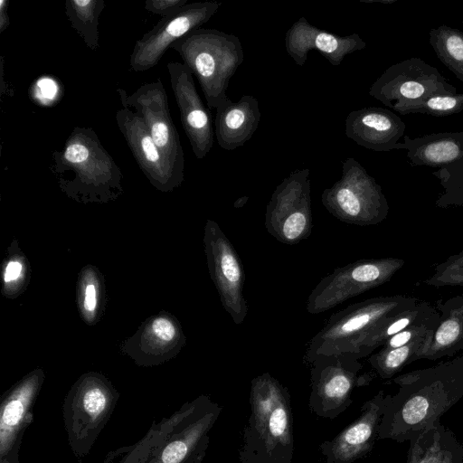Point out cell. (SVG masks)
<instances>
[{
  "label": "cell",
  "mask_w": 463,
  "mask_h": 463,
  "mask_svg": "<svg viewBox=\"0 0 463 463\" xmlns=\"http://www.w3.org/2000/svg\"><path fill=\"white\" fill-rule=\"evenodd\" d=\"M187 5V0H146L144 8L149 13L165 17Z\"/></svg>",
  "instance_id": "f1b7e54d"
},
{
  "label": "cell",
  "mask_w": 463,
  "mask_h": 463,
  "mask_svg": "<svg viewBox=\"0 0 463 463\" xmlns=\"http://www.w3.org/2000/svg\"><path fill=\"white\" fill-rule=\"evenodd\" d=\"M171 89L180 111L183 128L197 159H203L211 151L214 137L213 118L203 103L192 71L184 63H167Z\"/></svg>",
  "instance_id": "9a60e30c"
},
{
  "label": "cell",
  "mask_w": 463,
  "mask_h": 463,
  "mask_svg": "<svg viewBox=\"0 0 463 463\" xmlns=\"http://www.w3.org/2000/svg\"><path fill=\"white\" fill-rule=\"evenodd\" d=\"M365 46L357 33L341 36L312 25L304 16L295 22L285 35L288 54L303 66L310 51H317L332 65L338 66L347 54Z\"/></svg>",
  "instance_id": "ac0fdd59"
},
{
  "label": "cell",
  "mask_w": 463,
  "mask_h": 463,
  "mask_svg": "<svg viewBox=\"0 0 463 463\" xmlns=\"http://www.w3.org/2000/svg\"><path fill=\"white\" fill-rule=\"evenodd\" d=\"M388 395L377 393L367 402L360 417L346 428L330 445L336 463H351L369 451L378 436Z\"/></svg>",
  "instance_id": "d6986e66"
},
{
  "label": "cell",
  "mask_w": 463,
  "mask_h": 463,
  "mask_svg": "<svg viewBox=\"0 0 463 463\" xmlns=\"http://www.w3.org/2000/svg\"><path fill=\"white\" fill-rule=\"evenodd\" d=\"M260 120L259 101L251 95L218 107L214 134L219 146L227 151L242 146L256 132Z\"/></svg>",
  "instance_id": "ffe728a7"
},
{
  "label": "cell",
  "mask_w": 463,
  "mask_h": 463,
  "mask_svg": "<svg viewBox=\"0 0 463 463\" xmlns=\"http://www.w3.org/2000/svg\"><path fill=\"white\" fill-rule=\"evenodd\" d=\"M37 99L41 100H52L56 97L57 84L52 79L43 78L40 79L36 86Z\"/></svg>",
  "instance_id": "4dcf8cb0"
},
{
  "label": "cell",
  "mask_w": 463,
  "mask_h": 463,
  "mask_svg": "<svg viewBox=\"0 0 463 463\" xmlns=\"http://www.w3.org/2000/svg\"><path fill=\"white\" fill-rule=\"evenodd\" d=\"M221 5L215 1L194 2L161 18L136 42L129 59L131 70L141 72L157 65L176 41L206 24Z\"/></svg>",
  "instance_id": "8fae6325"
},
{
  "label": "cell",
  "mask_w": 463,
  "mask_h": 463,
  "mask_svg": "<svg viewBox=\"0 0 463 463\" xmlns=\"http://www.w3.org/2000/svg\"><path fill=\"white\" fill-rule=\"evenodd\" d=\"M388 302L382 298L354 303L333 314L312 337L307 350L311 362L318 355L349 354L358 360V353L370 333L384 319Z\"/></svg>",
  "instance_id": "8992f818"
},
{
  "label": "cell",
  "mask_w": 463,
  "mask_h": 463,
  "mask_svg": "<svg viewBox=\"0 0 463 463\" xmlns=\"http://www.w3.org/2000/svg\"><path fill=\"white\" fill-rule=\"evenodd\" d=\"M1 278V293L8 299L17 298L29 286L30 262L16 239H14L6 249L2 262Z\"/></svg>",
  "instance_id": "d4e9b609"
},
{
  "label": "cell",
  "mask_w": 463,
  "mask_h": 463,
  "mask_svg": "<svg viewBox=\"0 0 463 463\" xmlns=\"http://www.w3.org/2000/svg\"><path fill=\"white\" fill-rule=\"evenodd\" d=\"M388 395L380 439L402 443L440 424V418L463 397V364L415 372L395 379Z\"/></svg>",
  "instance_id": "6da1fadb"
},
{
  "label": "cell",
  "mask_w": 463,
  "mask_h": 463,
  "mask_svg": "<svg viewBox=\"0 0 463 463\" xmlns=\"http://www.w3.org/2000/svg\"><path fill=\"white\" fill-rule=\"evenodd\" d=\"M251 404L255 426L268 449L290 441V414L286 392L269 373L252 380Z\"/></svg>",
  "instance_id": "e0dca14e"
},
{
  "label": "cell",
  "mask_w": 463,
  "mask_h": 463,
  "mask_svg": "<svg viewBox=\"0 0 463 463\" xmlns=\"http://www.w3.org/2000/svg\"><path fill=\"white\" fill-rule=\"evenodd\" d=\"M388 268L383 260H362L335 269L320 279L309 294L307 311L326 312L381 283Z\"/></svg>",
  "instance_id": "7c38bea8"
},
{
  "label": "cell",
  "mask_w": 463,
  "mask_h": 463,
  "mask_svg": "<svg viewBox=\"0 0 463 463\" xmlns=\"http://www.w3.org/2000/svg\"><path fill=\"white\" fill-rule=\"evenodd\" d=\"M8 0L0 1V33H4L10 24V18L7 13Z\"/></svg>",
  "instance_id": "e575fe53"
},
{
  "label": "cell",
  "mask_w": 463,
  "mask_h": 463,
  "mask_svg": "<svg viewBox=\"0 0 463 463\" xmlns=\"http://www.w3.org/2000/svg\"><path fill=\"white\" fill-rule=\"evenodd\" d=\"M458 152V146L455 143L441 141L428 146L423 155L430 162L444 163L456 158Z\"/></svg>",
  "instance_id": "83f0119b"
},
{
  "label": "cell",
  "mask_w": 463,
  "mask_h": 463,
  "mask_svg": "<svg viewBox=\"0 0 463 463\" xmlns=\"http://www.w3.org/2000/svg\"><path fill=\"white\" fill-rule=\"evenodd\" d=\"M115 118L138 167L149 183L156 190L164 193L172 192L179 187L182 184L155 144L143 118L127 108L118 109Z\"/></svg>",
  "instance_id": "2e32d148"
},
{
  "label": "cell",
  "mask_w": 463,
  "mask_h": 463,
  "mask_svg": "<svg viewBox=\"0 0 463 463\" xmlns=\"http://www.w3.org/2000/svg\"><path fill=\"white\" fill-rule=\"evenodd\" d=\"M400 92L408 99H416L424 92V87L416 81H407L400 88Z\"/></svg>",
  "instance_id": "d6a6232c"
},
{
  "label": "cell",
  "mask_w": 463,
  "mask_h": 463,
  "mask_svg": "<svg viewBox=\"0 0 463 463\" xmlns=\"http://www.w3.org/2000/svg\"><path fill=\"white\" fill-rule=\"evenodd\" d=\"M393 127L392 118L377 109L351 111L345 121V134L358 145L378 149Z\"/></svg>",
  "instance_id": "7402d4cb"
},
{
  "label": "cell",
  "mask_w": 463,
  "mask_h": 463,
  "mask_svg": "<svg viewBox=\"0 0 463 463\" xmlns=\"http://www.w3.org/2000/svg\"><path fill=\"white\" fill-rule=\"evenodd\" d=\"M104 7L103 0L65 1V14L71 27L91 51H96L99 46V17Z\"/></svg>",
  "instance_id": "cb8c5ba5"
},
{
  "label": "cell",
  "mask_w": 463,
  "mask_h": 463,
  "mask_svg": "<svg viewBox=\"0 0 463 463\" xmlns=\"http://www.w3.org/2000/svg\"><path fill=\"white\" fill-rule=\"evenodd\" d=\"M210 277L221 303L236 325L243 323L248 305L243 295L245 272L240 256L219 224L207 220L203 233Z\"/></svg>",
  "instance_id": "9c48e42d"
},
{
  "label": "cell",
  "mask_w": 463,
  "mask_h": 463,
  "mask_svg": "<svg viewBox=\"0 0 463 463\" xmlns=\"http://www.w3.org/2000/svg\"><path fill=\"white\" fill-rule=\"evenodd\" d=\"M185 343L178 319L163 310L142 322L136 333L121 343L120 352L137 365L150 367L176 356Z\"/></svg>",
  "instance_id": "5bb4252c"
},
{
  "label": "cell",
  "mask_w": 463,
  "mask_h": 463,
  "mask_svg": "<svg viewBox=\"0 0 463 463\" xmlns=\"http://www.w3.org/2000/svg\"><path fill=\"white\" fill-rule=\"evenodd\" d=\"M52 158L61 191L77 203H107L124 194L122 172L91 128H73Z\"/></svg>",
  "instance_id": "7a4b0ae2"
},
{
  "label": "cell",
  "mask_w": 463,
  "mask_h": 463,
  "mask_svg": "<svg viewBox=\"0 0 463 463\" xmlns=\"http://www.w3.org/2000/svg\"><path fill=\"white\" fill-rule=\"evenodd\" d=\"M411 335L408 331L398 333L390 339L388 345L392 349L403 346L409 341Z\"/></svg>",
  "instance_id": "d590c367"
},
{
  "label": "cell",
  "mask_w": 463,
  "mask_h": 463,
  "mask_svg": "<svg viewBox=\"0 0 463 463\" xmlns=\"http://www.w3.org/2000/svg\"><path fill=\"white\" fill-rule=\"evenodd\" d=\"M441 463H463V445L452 430L444 426L441 435Z\"/></svg>",
  "instance_id": "4316f807"
},
{
  "label": "cell",
  "mask_w": 463,
  "mask_h": 463,
  "mask_svg": "<svg viewBox=\"0 0 463 463\" xmlns=\"http://www.w3.org/2000/svg\"><path fill=\"white\" fill-rule=\"evenodd\" d=\"M459 334V326L456 321L448 320L444 322L436 333V341L441 345L453 343Z\"/></svg>",
  "instance_id": "f546056e"
},
{
  "label": "cell",
  "mask_w": 463,
  "mask_h": 463,
  "mask_svg": "<svg viewBox=\"0 0 463 463\" xmlns=\"http://www.w3.org/2000/svg\"><path fill=\"white\" fill-rule=\"evenodd\" d=\"M324 207L339 221L355 225L377 222L382 203L377 188L354 158L342 161V174L321 194Z\"/></svg>",
  "instance_id": "30bf717a"
},
{
  "label": "cell",
  "mask_w": 463,
  "mask_h": 463,
  "mask_svg": "<svg viewBox=\"0 0 463 463\" xmlns=\"http://www.w3.org/2000/svg\"><path fill=\"white\" fill-rule=\"evenodd\" d=\"M0 463H11V462L7 459H2V460H0Z\"/></svg>",
  "instance_id": "8d00e7d4"
},
{
  "label": "cell",
  "mask_w": 463,
  "mask_h": 463,
  "mask_svg": "<svg viewBox=\"0 0 463 463\" xmlns=\"http://www.w3.org/2000/svg\"><path fill=\"white\" fill-rule=\"evenodd\" d=\"M312 380L317 395L323 402L338 403L350 394L361 368L349 354L318 355L312 361Z\"/></svg>",
  "instance_id": "44dd1931"
},
{
  "label": "cell",
  "mask_w": 463,
  "mask_h": 463,
  "mask_svg": "<svg viewBox=\"0 0 463 463\" xmlns=\"http://www.w3.org/2000/svg\"><path fill=\"white\" fill-rule=\"evenodd\" d=\"M76 303L80 318L89 326L96 325L106 307V289L103 274L91 265H85L78 274Z\"/></svg>",
  "instance_id": "603a6c76"
},
{
  "label": "cell",
  "mask_w": 463,
  "mask_h": 463,
  "mask_svg": "<svg viewBox=\"0 0 463 463\" xmlns=\"http://www.w3.org/2000/svg\"><path fill=\"white\" fill-rule=\"evenodd\" d=\"M441 423L411 439L406 463H441Z\"/></svg>",
  "instance_id": "484cf974"
},
{
  "label": "cell",
  "mask_w": 463,
  "mask_h": 463,
  "mask_svg": "<svg viewBox=\"0 0 463 463\" xmlns=\"http://www.w3.org/2000/svg\"><path fill=\"white\" fill-rule=\"evenodd\" d=\"M117 92L123 108L134 110L143 118L155 144L182 184L184 179V150L161 80L141 85L131 94L123 89H117Z\"/></svg>",
  "instance_id": "ba28073f"
},
{
  "label": "cell",
  "mask_w": 463,
  "mask_h": 463,
  "mask_svg": "<svg viewBox=\"0 0 463 463\" xmlns=\"http://www.w3.org/2000/svg\"><path fill=\"white\" fill-rule=\"evenodd\" d=\"M202 397L154 422L135 444L107 455L104 463H199L215 421V411L202 412Z\"/></svg>",
  "instance_id": "3957f363"
},
{
  "label": "cell",
  "mask_w": 463,
  "mask_h": 463,
  "mask_svg": "<svg viewBox=\"0 0 463 463\" xmlns=\"http://www.w3.org/2000/svg\"><path fill=\"white\" fill-rule=\"evenodd\" d=\"M308 168L292 171L277 185L267 204L265 228L279 242L294 245L312 231Z\"/></svg>",
  "instance_id": "52a82bcc"
},
{
  "label": "cell",
  "mask_w": 463,
  "mask_h": 463,
  "mask_svg": "<svg viewBox=\"0 0 463 463\" xmlns=\"http://www.w3.org/2000/svg\"><path fill=\"white\" fill-rule=\"evenodd\" d=\"M44 379L43 370L36 368L3 394L0 406V460L19 463L22 439L33 421V409Z\"/></svg>",
  "instance_id": "4fadbf2b"
},
{
  "label": "cell",
  "mask_w": 463,
  "mask_h": 463,
  "mask_svg": "<svg viewBox=\"0 0 463 463\" xmlns=\"http://www.w3.org/2000/svg\"><path fill=\"white\" fill-rule=\"evenodd\" d=\"M119 393L102 373L88 372L64 398L62 415L68 443L77 458L89 455L116 408Z\"/></svg>",
  "instance_id": "5b68a950"
},
{
  "label": "cell",
  "mask_w": 463,
  "mask_h": 463,
  "mask_svg": "<svg viewBox=\"0 0 463 463\" xmlns=\"http://www.w3.org/2000/svg\"><path fill=\"white\" fill-rule=\"evenodd\" d=\"M447 49L449 54L458 61L463 60V39L458 35H451L447 40Z\"/></svg>",
  "instance_id": "1f68e13d"
},
{
  "label": "cell",
  "mask_w": 463,
  "mask_h": 463,
  "mask_svg": "<svg viewBox=\"0 0 463 463\" xmlns=\"http://www.w3.org/2000/svg\"><path fill=\"white\" fill-rule=\"evenodd\" d=\"M427 104L432 109L447 110L456 106L457 99L452 97H434Z\"/></svg>",
  "instance_id": "836d02e7"
},
{
  "label": "cell",
  "mask_w": 463,
  "mask_h": 463,
  "mask_svg": "<svg viewBox=\"0 0 463 463\" xmlns=\"http://www.w3.org/2000/svg\"><path fill=\"white\" fill-rule=\"evenodd\" d=\"M170 49L195 75L209 109L232 101L227 90L244 60L242 45L236 35L200 27L176 41Z\"/></svg>",
  "instance_id": "277c9868"
}]
</instances>
